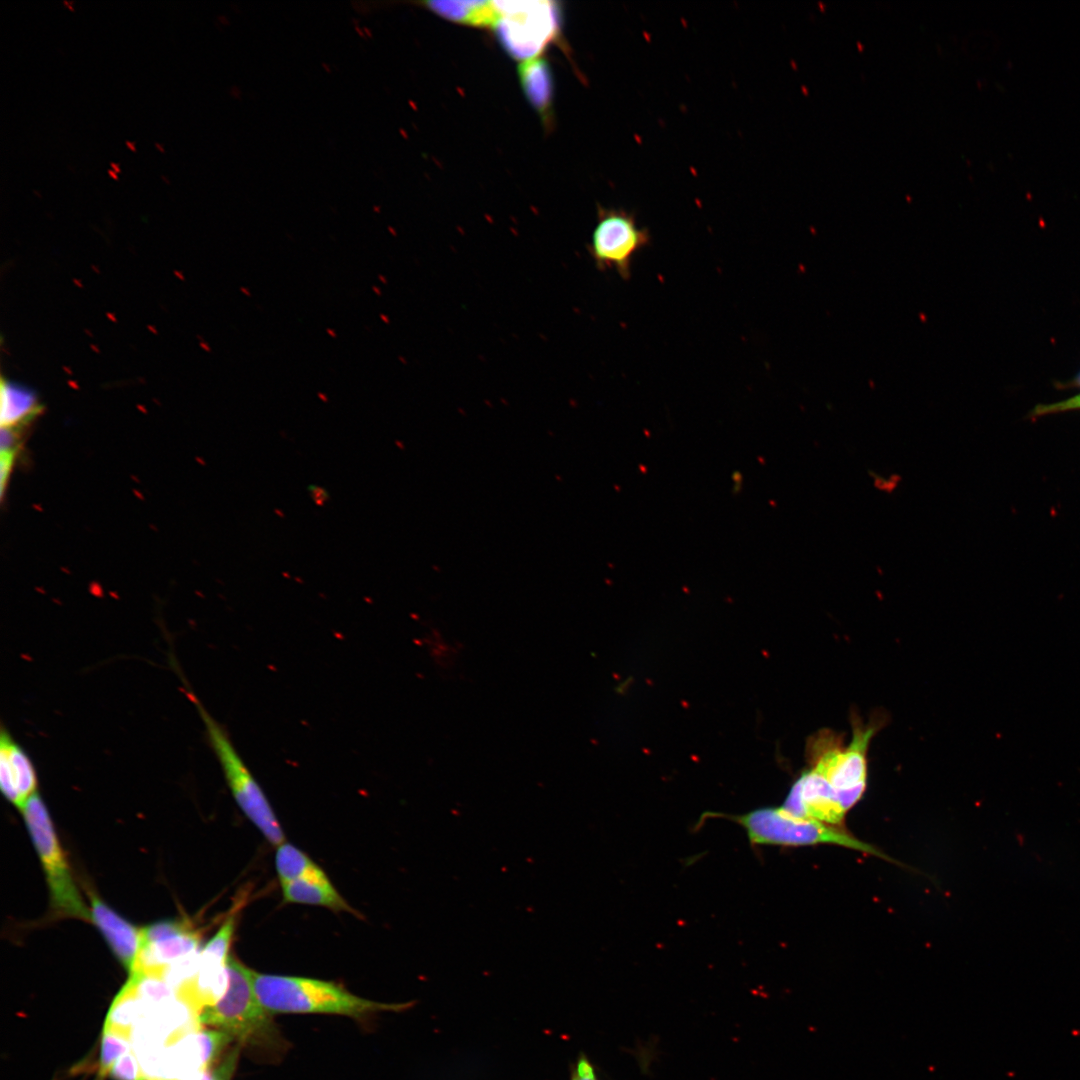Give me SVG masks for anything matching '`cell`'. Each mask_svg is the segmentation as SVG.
Instances as JSON below:
<instances>
[{
  "label": "cell",
  "instance_id": "9a60e30c",
  "mask_svg": "<svg viewBox=\"0 0 1080 1080\" xmlns=\"http://www.w3.org/2000/svg\"><path fill=\"white\" fill-rule=\"evenodd\" d=\"M422 6L456 23L494 27L499 17L496 1H423Z\"/></svg>",
  "mask_w": 1080,
  "mask_h": 1080
},
{
  "label": "cell",
  "instance_id": "5b68a950",
  "mask_svg": "<svg viewBox=\"0 0 1080 1080\" xmlns=\"http://www.w3.org/2000/svg\"><path fill=\"white\" fill-rule=\"evenodd\" d=\"M21 812L46 874L54 916L91 921L41 796L33 794Z\"/></svg>",
  "mask_w": 1080,
  "mask_h": 1080
},
{
  "label": "cell",
  "instance_id": "9c48e42d",
  "mask_svg": "<svg viewBox=\"0 0 1080 1080\" xmlns=\"http://www.w3.org/2000/svg\"><path fill=\"white\" fill-rule=\"evenodd\" d=\"M200 939L199 931L186 920L160 921L142 928L141 947L131 973L163 977L171 965L200 952Z\"/></svg>",
  "mask_w": 1080,
  "mask_h": 1080
},
{
  "label": "cell",
  "instance_id": "277c9868",
  "mask_svg": "<svg viewBox=\"0 0 1080 1080\" xmlns=\"http://www.w3.org/2000/svg\"><path fill=\"white\" fill-rule=\"evenodd\" d=\"M735 821L744 827L753 844L793 847L833 844L895 862L841 827L793 816L782 807L757 809L735 817Z\"/></svg>",
  "mask_w": 1080,
  "mask_h": 1080
},
{
  "label": "cell",
  "instance_id": "6da1fadb",
  "mask_svg": "<svg viewBox=\"0 0 1080 1080\" xmlns=\"http://www.w3.org/2000/svg\"><path fill=\"white\" fill-rule=\"evenodd\" d=\"M251 980L259 1002L271 1014L326 1013L361 1018L409 1006L364 999L337 983L313 978L265 974L251 969Z\"/></svg>",
  "mask_w": 1080,
  "mask_h": 1080
},
{
  "label": "cell",
  "instance_id": "ac0fdd59",
  "mask_svg": "<svg viewBox=\"0 0 1080 1080\" xmlns=\"http://www.w3.org/2000/svg\"><path fill=\"white\" fill-rule=\"evenodd\" d=\"M236 915L231 913L217 933L200 951L199 961L212 966H226L235 930Z\"/></svg>",
  "mask_w": 1080,
  "mask_h": 1080
},
{
  "label": "cell",
  "instance_id": "5bb4252c",
  "mask_svg": "<svg viewBox=\"0 0 1080 1080\" xmlns=\"http://www.w3.org/2000/svg\"><path fill=\"white\" fill-rule=\"evenodd\" d=\"M0 395L1 427L23 428L42 409L36 394L23 385L2 379Z\"/></svg>",
  "mask_w": 1080,
  "mask_h": 1080
},
{
  "label": "cell",
  "instance_id": "30bf717a",
  "mask_svg": "<svg viewBox=\"0 0 1080 1080\" xmlns=\"http://www.w3.org/2000/svg\"><path fill=\"white\" fill-rule=\"evenodd\" d=\"M0 787L5 798L19 810L37 792V775L31 759L3 726L0 732Z\"/></svg>",
  "mask_w": 1080,
  "mask_h": 1080
},
{
  "label": "cell",
  "instance_id": "f1b7e54d",
  "mask_svg": "<svg viewBox=\"0 0 1080 1080\" xmlns=\"http://www.w3.org/2000/svg\"><path fill=\"white\" fill-rule=\"evenodd\" d=\"M1073 383H1074V385L1080 387V373L1075 377Z\"/></svg>",
  "mask_w": 1080,
  "mask_h": 1080
},
{
  "label": "cell",
  "instance_id": "7402d4cb",
  "mask_svg": "<svg viewBox=\"0 0 1080 1080\" xmlns=\"http://www.w3.org/2000/svg\"><path fill=\"white\" fill-rule=\"evenodd\" d=\"M17 454L13 453H1L0 460V482H1V496L4 497L6 486L8 484L9 476L12 472V468L15 462Z\"/></svg>",
  "mask_w": 1080,
  "mask_h": 1080
},
{
  "label": "cell",
  "instance_id": "cb8c5ba5",
  "mask_svg": "<svg viewBox=\"0 0 1080 1080\" xmlns=\"http://www.w3.org/2000/svg\"><path fill=\"white\" fill-rule=\"evenodd\" d=\"M312 499L318 504L322 505L328 500V494L325 489L317 486H311L309 488Z\"/></svg>",
  "mask_w": 1080,
  "mask_h": 1080
},
{
  "label": "cell",
  "instance_id": "ba28073f",
  "mask_svg": "<svg viewBox=\"0 0 1080 1080\" xmlns=\"http://www.w3.org/2000/svg\"><path fill=\"white\" fill-rule=\"evenodd\" d=\"M649 242L648 230L639 227L632 214L600 208L588 250L598 269H614L627 280L633 257Z\"/></svg>",
  "mask_w": 1080,
  "mask_h": 1080
},
{
  "label": "cell",
  "instance_id": "3957f363",
  "mask_svg": "<svg viewBox=\"0 0 1080 1080\" xmlns=\"http://www.w3.org/2000/svg\"><path fill=\"white\" fill-rule=\"evenodd\" d=\"M188 697L195 705L207 733V737L231 793L246 815L266 840L274 846L285 842L284 832L263 790L233 745L223 726L205 709L191 692Z\"/></svg>",
  "mask_w": 1080,
  "mask_h": 1080
},
{
  "label": "cell",
  "instance_id": "2e32d148",
  "mask_svg": "<svg viewBox=\"0 0 1080 1080\" xmlns=\"http://www.w3.org/2000/svg\"><path fill=\"white\" fill-rule=\"evenodd\" d=\"M151 1004L141 999L131 983L123 986L108 1011L104 1028L130 1039L133 1027L145 1016Z\"/></svg>",
  "mask_w": 1080,
  "mask_h": 1080
},
{
  "label": "cell",
  "instance_id": "4dcf8cb0",
  "mask_svg": "<svg viewBox=\"0 0 1080 1080\" xmlns=\"http://www.w3.org/2000/svg\"><path fill=\"white\" fill-rule=\"evenodd\" d=\"M160 177L166 184H170V180L166 175L161 174Z\"/></svg>",
  "mask_w": 1080,
  "mask_h": 1080
},
{
  "label": "cell",
  "instance_id": "4316f807",
  "mask_svg": "<svg viewBox=\"0 0 1080 1080\" xmlns=\"http://www.w3.org/2000/svg\"><path fill=\"white\" fill-rule=\"evenodd\" d=\"M107 173H108V175H109V176H110V177H111L112 179H114V180H118V175H117V173H116L115 171H113V170H112L111 168H109V169L107 170Z\"/></svg>",
  "mask_w": 1080,
  "mask_h": 1080
},
{
  "label": "cell",
  "instance_id": "4fadbf2b",
  "mask_svg": "<svg viewBox=\"0 0 1080 1080\" xmlns=\"http://www.w3.org/2000/svg\"><path fill=\"white\" fill-rule=\"evenodd\" d=\"M521 87L528 101L548 121L552 107V76L548 63L540 56L521 61L518 66Z\"/></svg>",
  "mask_w": 1080,
  "mask_h": 1080
},
{
  "label": "cell",
  "instance_id": "7c38bea8",
  "mask_svg": "<svg viewBox=\"0 0 1080 1080\" xmlns=\"http://www.w3.org/2000/svg\"><path fill=\"white\" fill-rule=\"evenodd\" d=\"M286 902L323 906L336 911L353 912L327 876L308 877L281 884Z\"/></svg>",
  "mask_w": 1080,
  "mask_h": 1080
},
{
  "label": "cell",
  "instance_id": "f546056e",
  "mask_svg": "<svg viewBox=\"0 0 1080 1080\" xmlns=\"http://www.w3.org/2000/svg\"><path fill=\"white\" fill-rule=\"evenodd\" d=\"M154 144H155L156 148H157V149H158V150H159V151H160L161 153H164V152H165V151H164V148L162 147V145H161L160 143H158V142H155Z\"/></svg>",
  "mask_w": 1080,
  "mask_h": 1080
},
{
  "label": "cell",
  "instance_id": "7a4b0ae2",
  "mask_svg": "<svg viewBox=\"0 0 1080 1080\" xmlns=\"http://www.w3.org/2000/svg\"><path fill=\"white\" fill-rule=\"evenodd\" d=\"M227 988L213 1005L205 1007L199 1022L230 1034L241 1044L272 1047L279 1034L272 1014L259 1002L251 980V969L234 956L227 960Z\"/></svg>",
  "mask_w": 1080,
  "mask_h": 1080
},
{
  "label": "cell",
  "instance_id": "44dd1931",
  "mask_svg": "<svg viewBox=\"0 0 1080 1080\" xmlns=\"http://www.w3.org/2000/svg\"><path fill=\"white\" fill-rule=\"evenodd\" d=\"M1077 409H1080V394L1055 403L1040 404L1034 408L1032 416H1043Z\"/></svg>",
  "mask_w": 1080,
  "mask_h": 1080
},
{
  "label": "cell",
  "instance_id": "e0dca14e",
  "mask_svg": "<svg viewBox=\"0 0 1080 1080\" xmlns=\"http://www.w3.org/2000/svg\"><path fill=\"white\" fill-rule=\"evenodd\" d=\"M275 867L280 884L326 874L304 852L288 842L277 846Z\"/></svg>",
  "mask_w": 1080,
  "mask_h": 1080
},
{
  "label": "cell",
  "instance_id": "d6986e66",
  "mask_svg": "<svg viewBox=\"0 0 1080 1080\" xmlns=\"http://www.w3.org/2000/svg\"><path fill=\"white\" fill-rule=\"evenodd\" d=\"M130 1039L107 1029H103L101 1050H100V1076H105L109 1073L114 1063L124 1055L131 1051Z\"/></svg>",
  "mask_w": 1080,
  "mask_h": 1080
},
{
  "label": "cell",
  "instance_id": "d4e9b609",
  "mask_svg": "<svg viewBox=\"0 0 1080 1080\" xmlns=\"http://www.w3.org/2000/svg\"><path fill=\"white\" fill-rule=\"evenodd\" d=\"M110 167H111V169H112L113 171H115L116 173H120V171H121V169H120V166H119V164H117V163H115V162H112V161H111V162H110Z\"/></svg>",
  "mask_w": 1080,
  "mask_h": 1080
},
{
  "label": "cell",
  "instance_id": "ffe728a7",
  "mask_svg": "<svg viewBox=\"0 0 1080 1080\" xmlns=\"http://www.w3.org/2000/svg\"><path fill=\"white\" fill-rule=\"evenodd\" d=\"M109 1074L113 1080H145L133 1050L122 1055L111 1067Z\"/></svg>",
  "mask_w": 1080,
  "mask_h": 1080
},
{
  "label": "cell",
  "instance_id": "52a82bcc",
  "mask_svg": "<svg viewBox=\"0 0 1080 1080\" xmlns=\"http://www.w3.org/2000/svg\"><path fill=\"white\" fill-rule=\"evenodd\" d=\"M494 25L505 50L521 61L538 57L559 32V11L551 1H496Z\"/></svg>",
  "mask_w": 1080,
  "mask_h": 1080
},
{
  "label": "cell",
  "instance_id": "1f68e13d",
  "mask_svg": "<svg viewBox=\"0 0 1080 1080\" xmlns=\"http://www.w3.org/2000/svg\"><path fill=\"white\" fill-rule=\"evenodd\" d=\"M33 192H34V193H35L36 195L40 196V194L38 193V191H36V190H33Z\"/></svg>",
  "mask_w": 1080,
  "mask_h": 1080
},
{
  "label": "cell",
  "instance_id": "8992f818",
  "mask_svg": "<svg viewBox=\"0 0 1080 1080\" xmlns=\"http://www.w3.org/2000/svg\"><path fill=\"white\" fill-rule=\"evenodd\" d=\"M877 728L872 722L863 726L855 721L853 739L845 749L830 731H822L809 744L811 770L824 778L847 812L865 791L866 750Z\"/></svg>",
  "mask_w": 1080,
  "mask_h": 1080
},
{
  "label": "cell",
  "instance_id": "8fae6325",
  "mask_svg": "<svg viewBox=\"0 0 1080 1080\" xmlns=\"http://www.w3.org/2000/svg\"><path fill=\"white\" fill-rule=\"evenodd\" d=\"M91 921L102 932L113 953L130 973L133 970L142 942V929L119 916L96 895H90Z\"/></svg>",
  "mask_w": 1080,
  "mask_h": 1080
},
{
  "label": "cell",
  "instance_id": "484cf974",
  "mask_svg": "<svg viewBox=\"0 0 1080 1080\" xmlns=\"http://www.w3.org/2000/svg\"><path fill=\"white\" fill-rule=\"evenodd\" d=\"M126 146L133 152H136L135 143L131 141H125Z\"/></svg>",
  "mask_w": 1080,
  "mask_h": 1080
},
{
  "label": "cell",
  "instance_id": "83f0119b",
  "mask_svg": "<svg viewBox=\"0 0 1080 1080\" xmlns=\"http://www.w3.org/2000/svg\"><path fill=\"white\" fill-rule=\"evenodd\" d=\"M63 4L66 5L69 10L74 11L72 1H63Z\"/></svg>",
  "mask_w": 1080,
  "mask_h": 1080
},
{
  "label": "cell",
  "instance_id": "603a6c76",
  "mask_svg": "<svg viewBox=\"0 0 1080 1080\" xmlns=\"http://www.w3.org/2000/svg\"><path fill=\"white\" fill-rule=\"evenodd\" d=\"M572 1080H598L593 1067L586 1058L579 1060Z\"/></svg>",
  "mask_w": 1080,
  "mask_h": 1080
}]
</instances>
